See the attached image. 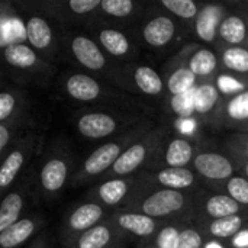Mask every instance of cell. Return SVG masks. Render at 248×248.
Here are the masks:
<instances>
[{
	"mask_svg": "<svg viewBox=\"0 0 248 248\" xmlns=\"http://www.w3.org/2000/svg\"><path fill=\"white\" fill-rule=\"evenodd\" d=\"M193 198L189 192L170 190V189H153L148 183L135 198H132L122 211H132L144 214L157 221L171 217L185 215L193 206Z\"/></svg>",
	"mask_w": 248,
	"mask_h": 248,
	"instance_id": "cell-1",
	"label": "cell"
},
{
	"mask_svg": "<svg viewBox=\"0 0 248 248\" xmlns=\"http://www.w3.org/2000/svg\"><path fill=\"white\" fill-rule=\"evenodd\" d=\"M148 131H150L148 124H142L138 128H134L125 135L119 137L118 140L105 142L103 145L97 147L81 163L80 169L76 171V174L71 179V185L80 186L102 174L106 176V173L113 167V164L124 154V151L129 148L134 142H137L141 137H144Z\"/></svg>",
	"mask_w": 248,
	"mask_h": 248,
	"instance_id": "cell-2",
	"label": "cell"
},
{
	"mask_svg": "<svg viewBox=\"0 0 248 248\" xmlns=\"http://www.w3.org/2000/svg\"><path fill=\"white\" fill-rule=\"evenodd\" d=\"M166 131L150 129L144 137H141L137 142H134L129 148L124 151V154L118 158L113 167L106 173V179L115 177H128L134 176V173L141 169L148 161H153L164 144Z\"/></svg>",
	"mask_w": 248,
	"mask_h": 248,
	"instance_id": "cell-3",
	"label": "cell"
},
{
	"mask_svg": "<svg viewBox=\"0 0 248 248\" xmlns=\"http://www.w3.org/2000/svg\"><path fill=\"white\" fill-rule=\"evenodd\" d=\"M42 135L38 131H26L12 150L1 158L0 167V189L4 192L16 182L22 170L39 150Z\"/></svg>",
	"mask_w": 248,
	"mask_h": 248,
	"instance_id": "cell-4",
	"label": "cell"
},
{
	"mask_svg": "<svg viewBox=\"0 0 248 248\" xmlns=\"http://www.w3.org/2000/svg\"><path fill=\"white\" fill-rule=\"evenodd\" d=\"M145 186H148L147 176H128L106 179L93 192V201L103 205L105 208H115L122 205V208L135 198Z\"/></svg>",
	"mask_w": 248,
	"mask_h": 248,
	"instance_id": "cell-5",
	"label": "cell"
},
{
	"mask_svg": "<svg viewBox=\"0 0 248 248\" xmlns=\"http://www.w3.org/2000/svg\"><path fill=\"white\" fill-rule=\"evenodd\" d=\"M71 169V157L62 150H52L42 161L38 173L39 187L45 199L57 198L65 187Z\"/></svg>",
	"mask_w": 248,
	"mask_h": 248,
	"instance_id": "cell-6",
	"label": "cell"
},
{
	"mask_svg": "<svg viewBox=\"0 0 248 248\" xmlns=\"http://www.w3.org/2000/svg\"><path fill=\"white\" fill-rule=\"evenodd\" d=\"M106 208L94 201L83 202L77 205L71 212L67 214L61 227V243L62 247L70 244L83 232L92 230L93 227L105 222Z\"/></svg>",
	"mask_w": 248,
	"mask_h": 248,
	"instance_id": "cell-7",
	"label": "cell"
},
{
	"mask_svg": "<svg viewBox=\"0 0 248 248\" xmlns=\"http://www.w3.org/2000/svg\"><path fill=\"white\" fill-rule=\"evenodd\" d=\"M192 167L198 176L214 183H224L238 173L235 161L228 154L211 150L198 151L192 161Z\"/></svg>",
	"mask_w": 248,
	"mask_h": 248,
	"instance_id": "cell-8",
	"label": "cell"
},
{
	"mask_svg": "<svg viewBox=\"0 0 248 248\" xmlns=\"http://www.w3.org/2000/svg\"><path fill=\"white\" fill-rule=\"evenodd\" d=\"M173 60L185 64L201 80H215L214 76L219 68V57L215 51L202 45H186Z\"/></svg>",
	"mask_w": 248,
	"mask_h": 248,
	"instance_id": "cell-9",
	"label": "cell"
},
{
	"mask_svg": "<svg viewBox=\"0 0 248 248\" xmlns=\"http://www.w3.org/2000/svg\"><path fill=\"white\" fill-rule=\"evenodd\" d=\"M108 221L121 232L134 235L138 238H151L154 237L160 230V221L150 218L140 212L132 211H116L113 212Z\"/></svg>",
	"mask_w": 248,
	"mask_h": 248,
	"instance_id": "cell-10",
	"label": "cell"
},
{
	"mask_svg": "<svg viewBox=\"0 0 248 248\" xmlns=\"http://www.w3.org/2000/svg\"><path fill=\"white\" fill-rule=\"evenodd\" d=\"M76 128L81 137L97 141L118 132L121 129V121L108 112H86L77 116Z\"/></svg>",
	"mask_w": 248,
	"mask_h": 248,
	"instance_id": "cell-11",
	"label": "cell"
},
{
	"mask_svg": "<svg viewBox=\"0 0 248 248\" xmlns=\"http://www.w3.org/2000/svg\"><path fill=\"white\" fill-rule=\"evenodd\" d=\"M224 102V94L218 89L215 80H203L195 89V108L196 119L199 118L203 124H215L221 105Z\"/></svg>",
	"mask_w": 248,
	"mask_h": 248,
	"instance_id": "cell-12",
	"label": "cell"
},
{
	"mask_svg": "<svg viewBox=\"0 0 248 248\" xmlns=\"http://www.w3.org/2000/svg\"><path fill=\"white\" fill-rule=\"evenodd\" d=\"M31 187V177L28 176L3 198L0 205V232L23 218L22 214L26 211Z\"/></svg>",
	"mask_w": 248,
	"mask_h": 248,
	"instance_id": "cell-13",
	"label": "cell"
},
{
	"mask_svg": "<svg viewBox=\"0 0 248 248\" xmlns=\"http://www.w3.org/2000/svg\"><path fill=\"white\" fill-rule=\"evenodd\" d=\"M248 124V89L225 97L215 119L217 126L241 131Z\"/></svg>",
	"mask_w": 248,
	"mask_h": 248,
	"instance_id": "cell-14",
	"label": "cell"
},
{
	"mask_svg": "<svg viewBox=\"0 0 248 248\" xmlns=\"http://www.w3.org/2000/svg\"><path fill=\"white\" fill-rule=\"evenodd\" d=\"M70 49L76 61L90 71H106L108 58L105 57L102 46L86 35H76L70 41Z\"/></svg>",
	"mask_w": 248,
	"mask_h": 248,
	"instance_id": "cell-15",
	"label": "cell"
},
{
	"mask_svg": "<svg viewBox=\"0 0 248 248\" xmlns=\"http://www.w3.org/2000/svg\"><path fill=\"white\" fill-rule=\"evenodd\" d=\"M64 90L68 97L81 103H93L106 96V89L94 77L84 73L70 74L64 80Z\"/></svg>",
	"mask_w": 248,
	"mask_h": 248,
	"instance_id": "cell-16",
	"label": "cell"
},
{
	"mask_svg": "<svg viewBox=\"0 0 248 248\" xmlns=\"http://www.w3.org/2000/svg\"><path fill=\"white\" fill-rule=\"evenodd\" d=\"M196 150L190 138L183 135H176L164 145V154L155 155V158L163 166L161 169H182L189 167L196 155Z\"/></svg>",
	"mask_w": 248,
	"mask_h": 248,
	"instance_id": "cell-17",
	"label": "cell"
},
{
	"mask_svg": "<svg viewBox=\"0 0 248 248\" xmlns=\"http://www.w3.org/2000/svg\"><path fill=\"white\" fill-rule=\"evenodd\" d=\"M141 33L147 45L153 48H163L176 38L177 25L170 16L157 15L145 22Z\"/></svg>",
	"mask_w": 248,
	"mask_h": 248,
	"instance_id": "cell-18",
	"label": "cell"
},
{
	"mask_svg": "<svg viewBox=\"0 0 248 248\" xmlns=\"http://www.w3.org/2000/svg\"><path fill=\"white\" fill-rule=\"evenodd\" d=\"M121 235L109 221H105L78 235L64 248H108L119 244Z\"/></svg>",
	"mask_w": 248,
	"mask_h": 248,
	"instance_id": "cell-19",
	"label": "cell"
},
{
	"mask_svg": "<svg viewBox=\"0 0 248 248\" xmlns=\"http://www.w3.org/2000/svg\"><path fill=\"white\" fill-rule=\"evenodd\" d=\"M225 15V9L219 4L201 6V12L193 20L195 35L203 42H215L218 39V28Z\"/></svg>",
	"mask_w": 248,
	"mask_h": 248,
	"instance_id": "cell-20",
	"label": "cell"
},
{
	"mask_svg": "<svg viewBox=\"0 0 248 248\" xmlns=\"http://www.w3.org/2000/svg\"><path fill=\"white\" fill-rule=\"evenodd\" d=\"M4 62L17 71H36L39 65H45L38 52L28 44L23 42H10L3 48Z\"/></svg>",
	"mask_w": 248,
	"mask_h": 248,
	"instance_id": "cell-21",
	"label": "cell"
},
{
	"mask_svg": "<svg viewBox=\"0 0 248 248\" xmlns=\"http://www.w3.org/2000/svg\"><path fill=\"white\" fill-rule=\"evenodd\" d=\"M44 225L41 217H25L0 232V248H17L33 237Z\"/></svg>",
	"mask_w": 248,
	"mask_h": 248,
	"instance_id": "cell-22",
	"label": "cell"
},
{
	"mask_svg": "<svg viewBox=\"0 0 248 248\" xmlns=\"http://www.w3.org/2000/svg\"><path fill=\"white\" fill-rule=\"evenodd\" d=\"M153 183L161 189L189 192L198 185V174L189 167L182 169H160L153 176Z\"/></svg>",
	"mask_w": 248,
	"mask_h": 248,
	"instance_id": "cell-23",
	"label": "cell"
},
{
	"mask_svg": "<svg viewBox=\"0 0 248 248\" xmlns=\"http://www.w3.org/2000/svg\"><path fill=\"white\" fill-rule=\"evenodd\" d=\"M218 39L230 46H248V17L225 15L218 28Z\"/></svg>",
	"mask_w": 248,
	"mask_h": 248,
	"instance_id": "cell-24",
	"label": "cell"
},
{
	"mask_svg": "<svg viewBox=\"0 0 248 248\" xmlns=\"http://www.w3.org/2000/svg\"><path fill=\"white\" fill-rule=\"evenodd\" d=\"M243 206L225 193L209 195L202 201L201 212L206 221L222 219L243 214Z\"/></svg>",
	"mask_w": 248,
	"mask_h": 248,
	"instance_id": "cell-25",
	"label": "cell"
},
{
	"mask_svg": "<svg viewBox=\"0 0 248 248\" xmlns=\"http://www.w3.org/2000/svg\"><path fill=\"white\" fill-rule=\"evenodd\" d=\"M25 36L29 45L39 52H48L52 48L54 33L48 20L41 16H31L25 22Z\"/></svg>",
	"mask_w": 248,
	"mask_h": 248,
	"instance_id": "cell-26",
	"label": "cell"
},
{
	"mask_svg": "<svg viewBox=\"0 0 248 248\" xmlns=\"http://www.w3.org/2000/svg\"><path fill=\"white\" fill-rule=\"evenodd\" d=\"M218 57L224 70L237 77H248V46L218 45Z\"/></svg>",
	"mask_w": 248,
	"mask_h": 248,
	"instance_id": "cell-27",
	"label": "cell"
},
{
	"mask_svg": "<svg viewBox=\"0 0 248 248\" xmlns=\"http://www.w3.org/2000/svg\"><path fill=\"white\" fill-rule=\"evenodd\" d=\"M170 65H173V68L169 71L167 78H166V87L170 96H179V94L187 93L199 84L201 80L185 64L176 60H171Z\"/></svg>",
	"mask_w": 248,
	"mask_h": 248,
	"instance_id": "cell-28",
	"label": "cell"
},
{
	"mask_svg": "<svg viewBox=\"0 0 248 248\" xmlns=\"http://www.w3.org/2000/svg\"><path fill=\"white\" fill-rule=\"evenodd\" d=\"M131 70V81L138 92L147 96H158L164 90L163 77L148 65H134Z\"/></svg>",
	"mask_w": 248,
	"mask_h": 248,
	"instance_id": "cell-29",
	"label": "cell"
},
{
	"mask_svg": "<svg viewBox=\"0 0 248 248\" xmlns=\"http://www.w3.org/2000/svg\"><path fill=\"white\" fill-rule=\"evenodd\" d=\"M244 222L246 218L243 214L222 219L208 221L203 225V232L211 240H234L243 231Z\"/></svg>",
	"mask_w": 248,
	"mask_h": 248,
	"instance_id": "cell-30",
	"label": "cell"
},
{
	"mask_svg": "<svg viewBox=\"0 0 248 248\" xmlns=\"http://www.w3.org/2000/svg\"><path fill=\"white\" fill-rule=\"evenodd\" d=\"M97 39L99 45L112 57H126L132 51L131 41L124 32L118 29H100L97 33Z\"/></svg>",
	"mask_w": 248,
	"mask_h": 248,
	"instance_id": "cell-31",
	"label": "cell"
},
{
	"mask_svg": "<svg viewBox=\"0 0 248 248\" xmlns=\"http://www.w3.org/2000/svg\"><path fill=\"white\" fill-rule=\"evenodd\" d=\"M26 118L25 97L16 90H3L0 93V124Z\"/></svg>",
	"mask_w": 248,
	"mask_h": 248,
	"instance_id": "cell-32",
	"label": "cell"
},
{
	"mask_svg": "<svg viewBox=\"0 0 248 248\" xmlns=\"http://www.w3.org/2000/svg\"><path fill=\"white\" fill-rule=\"evenodd\" d=\"M195 89L190 90V92H187V93L179 94V96H170V109L177 116V119L196 118Z\"/></svg>",
	"mask_w": 248,
	"mask_h": 248,
	"instance_id": "cell-33",
	"label": "cell"
},
{
	"mask_svg": "<svg viewBox=\"0 0 248 248\" xmlns=\"http://www.w3.org/2000/svg\"><path fill=\"white\" fill-rule=\"evenodd\" d=\"M160 4L171 15L185 20H195L201 12V6L193 0H161Z\"/></svg>",
	"mask_w": 248,
	"mask_h": 248,
	"instance_id": "cell-34",
	"label": "cell"
},
{
	"mask_svg": "<svg viewBox=\"0 0 248 248\" xmlns=\"http://www.w3.org/2000/svg\"><path fill=\"white\" fill-rule=\"evenodd\" d=\"M183 227L185 225H182V222H169L161 225L158 232L154 235V246L157 248H177Z\"/></svg>",
	"mask_w": 248,
	"mask_h": 248,
	"instance_id": "cell-35",
	"label": "cell"
},
{
	"mask_svg": "<svg viewBox=\"0 0 248 248\" xmlns=\"http://www.w3.org/2000/svg\"><path fill=\"white\" fill-rule=\"evenodd\" d=\"M225 195L232 198L243 208L248 206V179L243 174H235L222 183Z\"/></svg>",
	"mask_w": 248,
	"mask_h": 248,
	"instance_id": "cell-36",
	"label": "cell"
},
{
	"mask_svg": "<svg viewBox=\"0 0 248 248\" xmlns=\"http://www.w3.org/2000/svg\"><path fill=\"white\" fill-rule=\"evenodd\" d=\"M137 4L132 0H102V13L112 17H129L135 13Z\"/></svg>",
	"mask_w": 248,
	"mask_h": 248,
	"instance_id": "cell-37",
	"label": "cell"
},
{
	"mask_svg": "<svg viewBox=\"0 0 248 248\" xmlns=\"http://www.w3.org/2000/svg\"><path fill=\"white\" fill-rule=\"evenodd\" d=\"M227 154L231 158H244L248 160V134L247 132H237L231 135L227 142Z\"/></svg>",
	"mask_w": 248,
	"mask_h": 248,
	"instance_id": "cell-38",
	"label": "cell"
},
{
	"mask_svg": "<svg viewBox=\"0 0 248 248\" xmlns=\"http://www.w3.org/2000/svg\"><path fill=\"white\" fill-rule=\"evenodd\" d=\"M205 244L206 243L203 231L187 225L183 227L177 248H205Z\"/></svg>",
	"mask_w": 248,
	"mask_h": 248,
	"instance_id": "cell-39",
	"label": "cell"
},
{
	"mask_svg": "<svg viewBox=\"0 0 248 248\" xmlns=\"http://www.w3.org/2000/svg\"><path fill=\"white\" fill-rule=\"evenodd\" d=\"M102 6V0H70L67 3V7L78 16L90 15L96 10H99Z\"/></svg>",
	"mask_w": 248,
	"mask_h": 248,
	"instance_id": "cell-40",
	"label": "cell"
},
{
	"mask_svg": "<svg viewBox=\"0 0 248 248\" xmlns=\"http://www.w3.org/2000/svg\"><path fill=\"white\" fill-rule=\"evenodd\" d=\"M237 164V170L240 174H243L244 177L248 179V160H244V158H232Z\"/></svg>",
	"mask_w": 248,
	"mask_h": 248,
	"instance_id": "cell-41",
	"label": "cell"
},
{
	"mask_svg": "<svg viewBox=\"0 0 248 248\" xmlns=\"http://www.w3.org/2000/svg\"><path fill=\"white\" fill-rule=\"evenodd\" d=\"M28 248H48V237L46 234H39L36 240Z\"/></svg>",
	"mask_w": 248,
	"mask_h": 248,
	"instance_id": "cell-42",
	"label": "cell"
},
{
	"mask_svg": "<svg viewBox=\"0 0 248 248\" xmlns=\"http://www.w3.org/2000/svg\"><path fill=\"white\" fill-rule=\"evenodd\" d=\"M205 248H224V247L218 243V240H209V241L205 244Z\"/></svg>",
	"mask_w": 248,
	"mask_h": 248,
	"instance_id": "cell-43",
	"label": "cell"
},
{
	"mask_svg": "<svg viewBox=\"0 0 248 248\" xmlns=\"http://www.w3.org/2000/svg\"><path fill=\"white\" fill-rule=\"evenodd\" d=\"M140 248H157L154 244H147V246H142V247Z\"/></svg>",
	"mask_w": 248,
	"mask_h": 248,
	"instance_id": "cell-44",
	"label": "cell"
},
{
	"mask_svg": "<svg viewBox=\"0 0 248 248\" xmlns=\"http://www.w3.org/2000/svg\"><path fill=\"white\" fill-rule=\"evenodd\" d=\"M108 248H122V244L119 243V244H115V246H112V247H108Z\"/></svg>",
	"mask_w": 248,
	"mask_h": 248,
	"instance_id": "cell-45",
	"label": "cell"
},
{
	"mask_svg": "<svg viewBox=\"0 0 248 248\" xmlns=\"http://www.w3.org/2000/svg\"><path fill=\"white\" fill-rule=\"evenodd\" d=\"M240 132H247L248 134V124L244 126V128H243V129H241V131H240Z\"/></svg>",
	"mask_w": 248,
	"mask_h": 248,
	"instance_id": "cell-46",
	"label": "cell"
},
{
	"mask_svg": "<svg viewBox=\"0 0 248 248\" xmlns=\"http://www.w3.org/2000/svg\"><path fill=\"white\" fill-rule=\"evenodd\" d=\"M247 17H248V16H247Z\"/></svg>",
	"mask_w": 248,
	"mask_h": 248,
	"instance_id": "cell-47",
	"label": "cell"
}]
</instances>
